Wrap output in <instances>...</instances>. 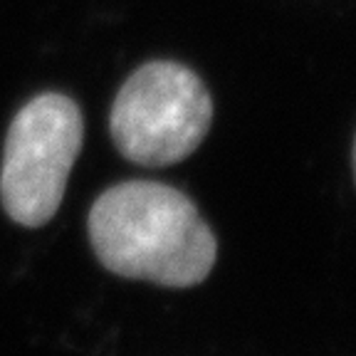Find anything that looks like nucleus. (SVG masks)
Instances as JSON below:
<instances>
[{
    "label": "nucleus",
    "instance_id": "1",
    "mask_svg": "<svg viewBox=\"0 0 356 356\" xmlns=\"http://www.w3.org/2000/svg\"><path fill=\"white\" fill-rule=\"evenodd\" d=\"M89 243L109 273L161 287H193L216 265L218 245L198 208L156 181L111 186L89 211Z\"/></svg>",
    "mask_w": 356,
    "mask_h": 356
},
{
    "label": "nucleus",
    "instance_id": "2",
    "mask_svg": "<svg viewBox=\"0 0 356 356\" xmlns=\"http://www.w3.org/2000/svg\"><path fill=\"white\" fill-rule=\"evenodd\" d=\"M213 99L203 79L178 62L141 65L119 89L109 117L117 151L146 168L188 159L206 139Z\"/></svg>",
    "mask_w": 356,
    "mask_h": 356
},
{
    "label": "nucleus",
    "instance_id": "3",
    "mask_svg": "<svg viewBox=\"0 0 356 356\" xmlns=\"http://www.w3.org/2000/svg\"><path fill=\"white\" fill-rule=\"evenodd\" d=\"M79 149L82 114L70 97L44 92L17 111L0 168V200L17 225L42 228L55 218Z\"/></svg>",
    "mask_w": 356,
    "mask_h": 356
},
{
    "label": "nucleus",
    "instance_id": "4",
    "mask_svg": "<svg viewBox=\"0 0 356 356\" xmlns=\"http://www.w3.org/2000/svg\"><path fill=\"white\" fill-rule=\"evenodd\" d=\"M354 173H356V139H354Z\"/></svg>",
    "mask_w": 356,
    "mask_h": 356
}]
</instances>
